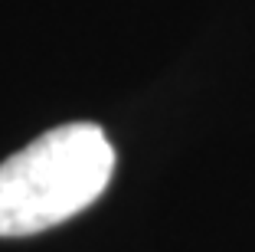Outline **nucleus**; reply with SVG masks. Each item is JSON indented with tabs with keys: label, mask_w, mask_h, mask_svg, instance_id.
Segmentation results:
<instances>
[{
	"label": "nucleus",
	"mask_w": 255,
	"mask_h": 252,
	"mask_svg": "<svg viewBox=\"0 0 255 252\" xmlns=\"http://www.w3.org/2000/svg\"><path fill=\"white\" fill-rule=\"evenodd\" d=\"M115 148L89 121L39 134L0 164V239L33 236L82 213L105 193Z\"/></svg>",
	"instance_id": "obj_1"
}]
</instances>
